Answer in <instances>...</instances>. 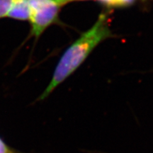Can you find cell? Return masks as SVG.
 Segmentation results:
<instances>
[{"label":"cell","instance_id":"1","mask_svg":"<svg viewBox=\"0 0 153 153\" xmlns=\"http://www.w3.org/2000/svg\"><path fill=\"white\" fill-rule=\"evenodd\" d=\"M108 20L106 13H101L94 24L68 48L55 67L51 82L38 100L46 99L82 65L97 45L113 37Z\"/></svg>","mask_w":153,"mask_h":153},{"label":"cell","instance_id":"2","mask_svg":"<svg viewBox=\"0 0 153 153\" xmlns=\"http://www.w3.org/2000/svg\"><path fill=\"white\" fill-rule=\"evenodd\" d=\"M31 34L36 39L49 26L57 22L62 0H28Z\"/></svg>","mask_w":153,"mask_h":153},{"label":"cell","instance_id":"3","mask_svg":"<svg viewBox=\"0 0 153 153\" xmlns=\"http://www.w3.org/2000/svg\"><path fill=\"white\" fill-rule=\"evenodd\" d=\"M7 17L21 21L28 20L29 19L28 0H16Z\"/></svg>","mask_w":153,"mask_h":153},{"label":"cell","instance_id":"4","mask_svg":"<svg viewBox=\"0 0 153 153\" xmlns=\"http://www.w3.org/2000/svg\"><path fill=\"white\" fill-rule=\"evenodd\" d=\"M16 0H0V19L7 17Z\"/></svg>","mask_w":153,"mask_h":153},{"label":"cell","instance_id":"5","mask_svg":"<svg viewBox=\"0 0 153 153\" xmlns=\"http://www.w3.org/2000/svg\"><path fill=\"white\" fill-rule=\"evenodd\" d=\"M136 0H107L106 6L108 7H126L133 4Z\"/></svg>","mask_w":153,"mask_h":153},{"label":"cell","instance_id":"6","mask_svg":"<svg viewBox=\"0 0 153 153\" xmlns=\"http://www.w3.org/2000/svg\"><path fill=\"white\" fill-rule=\"evenodd\" d=\"M0 153H11L9 148L1 139H0Z\"/></svg>","mask_w":153,"mask_h":153},{"label":"cell","instance_id":"7","mask_svg":"<svg viewBox=\"0 0 153 153\" xmlns=\"http://www.w3.org/2000/svg\"><path fill=\"white\" fill-rule=\"evenodd\" d=\"M88 1V0H62L63 3L65 5L67 4L72 2V1Z\"/></svg>","mask_w":153,"mask_h":153}]
</instances>
